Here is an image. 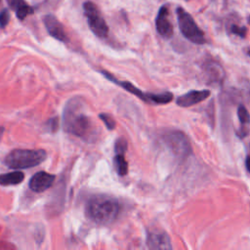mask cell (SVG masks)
Returning <instances> with one entry per match:
<instances>
[{
	"mask_svg": "<svg viewBox=\"0 0 250 250\" xmlns=\"http://www.w3.org/2000/svg\"><path fill=\"white\" fill-rule=\"evenodd\" d=\"M45 126L48 128V130L49 131H51V132H56L57 130H58V128H59V119H58V117H52V118H50L48 121H47V123L45 124Z\"/></svg>",
	"mask_w": 250,
	"mask_h": 250,
	"instance_id": "obj_19",
	"label": "cell"
},
{
	"mask_svg": "<svg viewBox=\"0 0 250 250\" xmlns=\"http://www.w3.org/2000/svg\"><path fill=\"white\" fill-rule=\"evenodd\" d=\"M120 212V204L115 197L98 194L92 196L86 203L85 213L95 224L105 226L113 223Z\"/></svg>",
	"mask_w": 250,
	"mask_h": 250,
	"instance_id": "obj_2",
	"label": "cell"
},
{
	"mask_svg": "<svg viewBox=\"0 0 250 250\" xmlns=\"http://www.w3.org/2000/svg\"><path fill=\"white\" fill-rule=\"evenodd\" d=\"M179 28L182 34L190 42L194 44H204L206 42L203 31L198 27L193 18L182 7L176 10Z\"/></svg>",
	"mask_w": 250,
	"mask_h": 250,
	"instance_id": "obj_5",
	"label": "cell"
},
{
	"mask_svg": "<svg viewBox=\"0 0 250 250\" xmlns=\"http://www.w3.org/2000/svg\"><path fill=\"white\" fill-rule=\"evenodd\" d=\"M63 130L80 139L92 140L96 137V129L91 118L85 113L83 102L75 97L70 99L62 113Z\"/></svg>",
	"mask_w": 250,
	"mask_h": 250,
	"instance_id": "obj_1",
	"label": "cell"
},
{
	"mask_svg": "<svg viewBox=\"0 0 250 250\" xmlns=\"http://www.w3.org/2000/svg\"><path fill=\"white\" fill-rule=\"evenodd\" d=\"M99 118L104 123L105 127L108 130H113L115 128V124H116L115 120L110 114H108V113H100Z\"/></svg>",
	"mask_w": 250,
	"mask_h": 250,
	"instance_id": "obj_16",
	"label": "cell"
},
{
	"mask_svg": "<svg viewBox=\"0 0 250 250\" xmlns=\"http://www.w3.org/2000/svg\"><path fill=\"white\" fill-rule=\"evenodd\" d=\"M0 2H1V0H0Z\"/></svg>",
	"mask_w": 250,
	"mask_h": 250,
	"instance_id": "obj_26",
	"label": "cell"
},
{
	"mask_svg": "<svg viewBox=\"0 0 250 250\" xmlns=\"http://www.w3.org/2000/svg\"><path fill=\"white\" fill-rule=\"evenodd\" d=\"M83 9L87 18L88 25L92 32L100 38H104L108 33V27L99 9L91 1L85 2Z\"/></svg>",
	"mask_w": 250,
	"mask_h": 250,
	"instance_id": "obj_6",
	"label": "cell"
},
{
	"mask_svg": "<svg viewBox=\"0 0 250 250\" xmlns=\"http://www.w3.org/2000/svg\"><path fill=\"white\" fill-rule=\"evenodd\" d=\"M231 32L240 36V37H244L245 34H246V28L245 27H240V26H237V25H232L231 28H230Z\"/></svg>",
	"mask_w": 250,
	"mask_h": 250,
	"instance_id": "obj_22",
	"label": "cell"
},
{
	"mask_svg": "<svg viewBox=\"0 0 250 250\" xmlns=\"http://www.w3.org/2000/svg\"><path fill=\"white\" fill-rule=\"evenodd\" d=\"M4 127H2V126H0V141H1V139H2V137H3V134H4Z\"/></svg>",
	"mask_w": 250,
	"mask_h": 250,
	"instance_id": "obj_24",
	"label": "cell"
},
{
	"mask_svg": "<svg viewBox=\"0 0 250 250\" xmlns=\"http://www.w3.org/2000/svg\"><path fill=\"white\" fill-rule=\"evenodd\" d=\"M146 244L150 249H171L172 245L168 234L160 230H152L147 233Z\"/></svg>",
	"mask_w": 250,
	"mask_h": 250,
	"instance_id": "obj_12",
	"label": "cell"
},
{
	"mask_svg": "<svg viewBox=\"0 0 250 250\" xmlns=\"http://www.w3.org/2000/svg\"><path fill=\"white\" fill-rule=\"evenodd\" d=\"M248 55H249V57H250V51H249V52H248Z\"/></svg>",
	"mask_w": 250,
	"mask_h": 250,
	"instance_id": "obj_25",
	"label": "cell"
},
{
	"mask_svg": "<svg viewBox=\"0 0 250 250\" xmlns=\"http://www.w3.org/2000/svg\"><path fill=\"white\" fill-rule=\"evenodd\" d=\"M32 13H33V9L31 7H29L28 5H26V4L16 11L17 18L21 21L24 20L29 14H32Z\"/></svg>",
	"mask_w": 250,
	"mask_h": 250,
	"instance_id": "obj_17",
	"label": "cell"
},
{
	"mask_svg": "<svg viewBox=\"0 0 250 250\" xmlns=\"http://www.w3.org/2000/svg\"><path fill=\"white\" fill-rule=\"evenodd\" d=\"M164 140L168 147L179 157H187L191 150L188 140L182 132H170Z\"/></svg>",
	"mask_w": 250,
	"mask_h": 250,
	"instance_id": "obj_7",
	"label": "cell"
},
{
	"mask_svg": "<svg viewBox=\"0 0 250 250\" xmlns=\"http://www.w3.org/2000/svg\"><path fill=\"white\" fill-rule=\"evenodd\" d=\"M209 96V90H192L180 96L177 99L176 104L182 107H188L206 100Z\"/></svg>",
	"mask_w": 250,
	"mask_h": 250,
	"instance_id": "obj_11",
	"label": "cell"
},
{
	"mask_svg": "<svg viewBox=\"0 0 250 250\" xmlns=\"http://www.w3.org/2000/svg\"><path fill=\"white\" fill-rule=\"evenodd\" d=\"M24 179V174L21 171H14L9 172L6 174L0 175V185L7 187V186H15L21 184Z\"/></svg>",
	"mask_w": 250,
	"mask_h": 250,
	"instance_id": "obj_14",
	"label": "cell"
},
{
	"mask_svg": "<svg viewBox=\"0 0 250 250\" xmlns=\"http://www.w3.org/2000/svg\"><path fill=\"white\" fill-rule=\"evenodd\" d=\"M245 165H246V168L247 170L250 172V156H248L245 160Z\"/></svg>",
	"mask_w": 250,
	"mask_h": 250,
	"instance_id": "obj_23",
	"label": "cell"
},
{
	"mask_svg": "<svg viewBox=\"0 0 250 250\" xmlns=\"http://www.w3.org/2000/svg\"><path fill=\"white\" fill-rule=\"evenodd\" d=\"M46 157L44 149L16 148L6 155L4 163L11 169H25L38 166Z\"/></svg>",
	"mask_w": 250,
	"mask_h": 250,
	"instance_id": "obj_3",
	"label": "cell"
},
{
	"mask_svg": "<svg viewBox=\"0 0 250 250\" xmlns=\"http://www.w3.org/2000/svg\"><path fill=\"white\" fill-rule=\"evenodd\" d=\"M237 116L241 125V129L238 132L240 138H244L248 135L249 124H250V114L244 105H239L237 108Z\"/></svg>",
	"mask_w": 250,
	"mask_h": 250,
	"instance_id": "obj_13",
	"label": "cell"
},
{
	"mask_svg": "<svg viewBox=\"0 0 250 250\" xmlns=\"http://www.w3.org/2000/svg\"><path fill=\"white\" fill-rule=\"evenodd\" d=\"M43 22L45 24L47 31L52 37L62 42H66L68 40L62 24L59 21V20L55 16L46 15L43 18Z\"/></svg>",
	"mask_w": 250,
	"mask_h": 250,
	"instance_id": "obj_10",
	"label": "cell"
},
{
	"mask_svg": "<svg viewBox=\"0 0 250 250\" xmlns=\"http://www.w3.org/2000/svg\"><path fill=\"white\" fill-rule=\"evenodd\" d=\"M7 2H8V4H9V6H10L12 9H14L15 11H17L18 9H20L21 7H22V6L25 5V3H24L23 0H7Z\"/></svg>",
	"mask_w": 250,
	"mask_h": 250,
	"instance_id": "obj_21",
	"label": "cell"
},
{
	"mask_svg": "<svg viewBox=\"0 0 250 250\" xmlns=\"http://www.w3.org/2000/svg\"><path fill=\"white\" fill-rule=\"evenodd\" d=\"M55 179V175L40 171L30 178L28 186L30 189L35 192H43L53 186Z\"/></svg>",
	"mask_w": 250,
	"mask_h": 250,
	"instance_id": "obj_8",
	"label": "cell"
},
{
	"mask_svg": "<svg viewBox=\"0 0 250 250\" xmlns=\"http://www.w3.org/2000/svg\"><path fill=\"white\" fill-rule=\"evenodd\" d=\"M10 21V13L7 9L0 12V27H5Z\"/></svg>",
	"mask_w": 250,
	"mask_h": 250,
	"instance_id": "obj_20",
	"label": "cell"
},
{
	"mask_svg": "<svg viewBox=\"0 0 250 250\" xmlns=\"http://www.w3.org/2000/svg\"><path fill=\"white\" fill-rule=\"evenodd\" d=\"M114 158H113V163H114V168L119 176H125L128 173V162L126 161L124 155V152H114Z\"/></svg>",
	"mask_w": 250,
	"mask_h": 250,
	"instance_id": "obj_15",
	"label": "cell"
},
{
	"mask_svg": "<svg viewBox=\"0 0 250 250\" xmlns=\"http://www.w3.org/2000/svg\"><path fill=\"white\" fill-rule=\"evenodd\" d=\"M101 73L107 80L111 81L112 83H115L116 85L120 86L121 88H123L127 92L135 95L136 97H138L139 99H141L145 103L151 104H164L170 103L172 101V99H173V95L170 92H164V93H158V94H155V93H146V92L141 91L135 85H133L132 83H130L128 81L117 80L112 74H110L106 70H101Z\"/></svg>",
	"mask_w": 250,
	"mask_h": 250,
	"instance_id": "obj_4",
	"label": "cell"
},
{
	"mask_svg": "<svg viewBox=\"0 0 250 250\" xmlns=\"http://www.w3.org/2000/svg\"><path fill=\"white\" fill-rule=\"evenodd\" d=\"M156 30L163 38H170L173 34V25L169 21V11L166 6H162L155 19Z\"/></svg>",
	"mask_w": 250,
	"mask_h": 250,
	"instance_id": "obj_9",
	"label": "cell"
},
{
	"mask_svg": "<svg viewBox=\"0 0 250 250\" xmlns=\"http://www.w3.org/2000/svg\"><path fill=\"white\" fill-rule=\"evenodd\" d=\"M127 141L124 138H118L114 144V152H126L127 150Z\"/></svg>",
	"mask_w": 250,
	"mask_h": 250,
	"instance_id": "obj_18",
	"label": "cell"
}]
</instances>
